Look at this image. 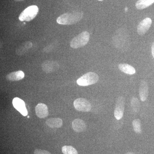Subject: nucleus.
I'll return each mask as SVG.
<instances>
[{"mask_svg":"<svg viewBox=\"0 0 154 154\" xmlns=\"http://www.w3.org/2000/svg\"><path fill=\"white\" fill-rule=\"evenodd\" d=\"M118 39L117 38H113V41H116V40H118ZM119 41H117V42H114V45H116L117 43H118Z\"/></svg>","mask_w":154,"mask_h":154,"instance_id":"5701e85b","label":"nucleus"},{"mask_svg":"<svg viewBox=\"0 0 154 154\" xmlns=\"http://www.w3.org/2000/svg\"><path fill=\"white\" fill-rule=\"evenodd\" d=\"M25 77V74L22 71L12 72L6 76L7 80L10 81H18L22 80Z\"/></svg>","mask_w":154,"mask_h":154,"instance_id":"ddd939ff","label":"nucleus"},{"mask_svg":"<svg viewBox=\"0 0 154 154\" xmlns=\"http://www.w3.org/2000/svg\"><path fill=\"white\" fill-rule=\"evenodd\" d=\"M152 55L153 57L154 58V42L152 46Z\"/></svg>","mask_w":154,"mask_h":154,"instance_id":"4be33fe9","label":"nucleus"},{"mask_svg":"<svg viewBox=\"0 0 154 154\" xmlns=\"http://www.w3.org/2000/svg\"><path fill=\"white\" fill-rule=\"evenodd\" d=\"M48 126L52 128H58L62 126L63 122L62 119L59 118L48 119L46 121Z\"/></svg>","mask_w":154,"mask_h":154,"instance_id":"4468645a","label":"nucleus"},{"mask_svg":"<svg viewBox=\"0 0 154 154\" xmlns=\"http://www.w3.org/2000/svg\"><path fill=\"white\" fill-rule=\"evenodd\" d=\"M118 67L120 70L127 74L133 75L136 72V70L134 68L128 64H119Z\"/></svg>","mask_w":154,"mask_h":154,"instance_id":"dca6fc26","label":"nucleus"},{"mask_svg":"<svg viewBox=\"0 0 154 154\" xmlns=\"http://www.w3.org/2000/svg\"><path fill=\"white\" fill-rule=\"evenodd\" d=\"M125 105V100L123 96H119L116 101L115 110L114 116L116 119L119 120L123 117Z\"/></svg>","mask_w":154,"mask_h":154,"instance_id":"423d86ee","label":"nucleus"},{"mask_svg":"<svg viewBox=\"0 0 154 154\" xmlns=\"http://www.w3.org/2000/svg\"><path fill=\"white\" fill-rule=\"evenodd\" d=\"M74 106L78 111L87 112L91 111L92 106L91 103L84 98H78L75 100Z\"/></svg>","mask_w":154,"mask_h":154,"instance_id":"39448f33","label":"nucleus"},{"mask_svg":"<svg viewBox=\"0 0 154 154\" xmlns=\"http://www.w3.org/2000/svg\"><path fill=\"white\" fill-rule=\"evenodd\" d=\"M34 154H51L49 152L40 149H36L34 150Z\"/></svg>","mask_w":154,"mask_h":154,"instance_id":"412c9836","label":"nucleus"},{"mask_svg":"<svg viewBox=\"0 0 154 154\" xmlns=\"http://www.w3.org/2000/svg\"><path fill=\"white\" fill-rule=\"evenodd\" d=\"M59 65L55 61H45L42 65V70L46 73H50L57 71L59 69Z\"/></svg>","mask_w":154,"mask_h":154,"instance_id":"0eeeda50","label":"nucleus"},{"mask_svg":"<svg viewBox=\"0 0 154 154\" xmlns=\"http://www.w3.org/2000/svg\"><path fill=\"white\" fill-rule=\"evenodd\" d=\"M98 75L94 72H89L78 79L77 83L81 86H87L96 84L99 80Z\"/></svg>","mask_w":154,"mask_h":154,"instance_id":"20e7f679","label":"nucleus"},{"mask_svg":"<svg viewBox=\"0 0 154 154\" xmlns=\"http://www.w3.org/2000/svg\"><path fill=\"white\" fill-rule=\"evenodd\" d=\"M126 154H135L134 153L131 152H128Z\"/></svg>","mask_w":154,"mask_h":154,"instance_id":"393cba45","label":"nucleus"},{"mask_svg":"<svg viewBox=\"0 0 154 154\" xmlns=\"http://www.w3.org/2000/svg\"><path fill=\"white\" fill-rule=\"evenodd\" d=\"M14 107L22 115L26 116L28 115V111L26 109L25 102L19 98H15L13 100Z\"/></svg>","mask_w":154,"mask_h":154,"instance_id":"1a4fd4ad","label":"nucleus"},{"mask_svg":"<svg viewBox=\"0 0 154 154\" xmlns=\"http://www.w3.org/2000/svg\"><path fill=\"white\" fill-rule=\"evenodd\" d=\"M14 1H16L17 2H22V1H25V0H14Z\"/></svg>","mask_w":154,"mask_h":154,"instance_id":"b1692460","label":"nucleus"},{"mask_svg":"<svg viewBox=\"0 0 154 154\" xmlns=\"http://www.w3.org/2000/svg\"><path fill=\"white\" fill-rule=\"evenodd\" d=\"M149 88L147 83L143 80L141 81L139 87V96L140 100L144 102L148 97Z\"/></svg>","mask_w":154,"mask_h":154,"instance_id":"9d476101","label":"nucleus"},{"mask_svg":"<svg viewBox=\"0 0 154 154\" xmlns=\"http://www.w3.org/2000/svg\"><path fill=\"white\" fill-rule=\"evenodd\" d=\"M90 37V34L88 31H84L72 39L70 45L74 49L83 47L88 44Z\"/></svg>","mask_w":154,"mask_h":154,"instance_id":"f03ea898","label":"nucleus"},{"mask_svg":"<svg viewBox=\"0 0 154 154\" xmlns=\"http://www.w3.org/2000/svg\"><path fill=\"white\" fill-rule=\"evenodd\" d=\"M62 151L63 154H78L76 149L71 146H63L62 149Z\"/></svg>","mask_w":154,"mask_h":154,"instance_id":"6ab92c4d","label":"nucleus"},{"mask_svg":"<svg viewBox=\"0 0 154 154\" xmlns=\"http://www.w3.org/2000/svg\"><path fill=\"white\" fill-rule=\"evenodd\" d=\"M98 1H103V0H98Z\"/></svg>","mask_w":154,"mask_h":154,"instance_id":"a878e982","label":"nucleus"},{"mask_svg":"<svg viewBox=\"0 0 154 154\" xmlns=\"http://www.w3.org/2000/svg\"><path fill=\"white\" fill-rule=\"evenodd\" d=\"M36 115L39 118L43 119L48 115V108L47 105L43 103H39L35 107Z\"/></svg>","mask_w":154,"mask_h":154,"instance_id":"9b49d317","label":"nucleus"},{"mask_svg":"<svg viewBox=\"0 0 154 154\" xmlns=\"http://www.w3.org/2000/svg\"><path fill=\"white\" fill-rule=\"evenodd\" d=\"M131 105L134 113H137L140 110V103L137 98L133 97L131 100Z\"/></svg>","mask_w":154,"mask_h":154,"instance_id":"a211bd4d","label":"nucleus"},{"mask_svg":"<svg viewBox=\"0 0 154 154\" xmlns=\"http://www.w3.org/2000/svg\"><path fill=\"white\" fill-rule=\"evenodd\" d=\"M72 127L75 132H82L86 129V125L82 119H76L72 122Z\"/></svg>","mask_w":154,"mask_h":154,"instance_id":"f8f14e48","label":"nucleus"},{"mask_svg":"<svg viewBox=\"0 0 154 154\" xmlns=\"http://www.w3.org/2000/svg\"><path fill=\"white\" fill-rule=\"evenodd\" d=\"M133 127L135 132L137 133H141L142 132L141 125L139 119H135L132 122Z\"/></svg>","mask_w":154,"mask_h":154,"instance_id":"aec40b11","label":"nucleus"},{"mask_svg":"<svg viewBox=\"0 0 154 154\" xmlns=\"http://www.w3.org/2000/svg\"><path fill=\"white\" fill-rule=\"evenodd\" d=\"M84 14L82 12H74L66 13L58 17L57 22L63 25H72L78 23L82 19Z\"/></svg>","mask_w":154,"mask_h":154,"instance_id":"f257e3e1","label":"nucleus"},{"mask_svg":"<svg viewBox=\"0 0 154 154\" xmlns=\"http://www.w3.org/2000/svg\"><path fill=\"white\" fill-rule=\"evenodd\" d=\"M152 23V19L149 18H146L142 20L137 26V31L139 35H144L150 28Z\"/></svg>","mask_w":154,"mask_h":154,"instance_id":"6e6552de","label":"nucleus"},{"mask_svg":"<svg viewBox=\"0 0 154 154\" xmlns=\"http://www.w3.org/2000/svg\"><path fill=\"white\" fill-rule=\"evenodd\" d=\"M38 12L37 6H29L24 10L19 15V19L21 22H30L35 18Z\"/></svg>","mask_w":154,"mask_h":154,"instance_id":"7ed1b4c3","label":"nucleus"},{"mask_svg":"<svg viewBox=\"0 0 154 154\" xmlns=\"http://www.w3.org/2000/svg\"><path fill=\"white\" fill-rule=\"evenodd\" d=\"M154 3V0H138L135 4L138 10H143L148 8Z\"/></svg>","mask_w":154,"mask_h":154,"instance_id":"f3484780","label":"nucleus"},{"mask_svg":"<svg viewBox=\"0 0 154 154\" xmlns=\"http://www.w3.org/2000/svg\"><path fill=\"white\" fill-rule=\"evenodd\" d=\"M32 43L31 42L27 41L24 42L16 50V53L18 55H22L25 54L26 51L31 48Z\"/></svg>","mask_w":154,"mask_h":154,"instance_id":"2eb2a0df","label":"nucleus"}]
</instances>
